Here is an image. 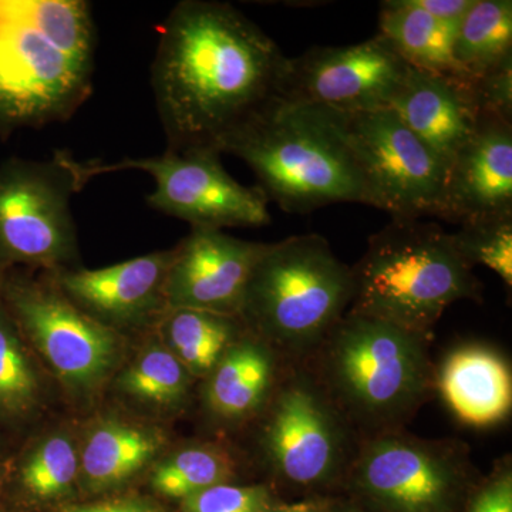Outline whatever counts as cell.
<instances>
[{"label":"cell","mask_w":512,"mask_h":512,"mask_svg":"<svg viewBox=\"0 0 512 512\" xmlns=\"http://www.w3.org/2000/svg\"><path fill=\"white\" fill-rule=\"evenodd\" d=\"M326 503L328 500L282 501L264 512H325Z\"/></svg>","instance_id":"836d02e7"},{"label":"cell","mask_w":512,"mask_h":512,"mask_svg":"<svg viewBox=\"0 0 512 512\" xmlns=\"http://www.w3.org/2000/svg\"><path fill=\"white\" fill-rule=\"evenodd\" d=\"M471 87L480 114L512 123V59L474 77Z\"/></svg>","instance_id":"f546056e"},{"label":"cell","mask_w":512,"mask_h":512,"mask_svg":"<svg viewBox=\"0 0 512 512\" xmlns=\"http://www.w3.org/2000/svg\"><path fill=\"white\" fill-rule=\"evenodd\" d=\"M410 66L382 35L312 47L286 63L281 99L339 113L387 109Z\"/></svg>","instance_id":"4fadbf2b"},{"label":"cell","mask_w":512,"mask_h":512,"mask_svg":"<svg viewBox=\"0 0 512 512\" xmlns=\"http://www.w3.org/2000/svg\"><path fill=\"white\" fill-rule=\"evenodd\" d=\"M96 25L84 0H0V136L72 119L93 93Z\"/></svg>","instance_id":"7a4b0ae2"},{"label":"cell","mask_w":512,"mask_h":512,"mask_svg":"<svg viewBox=\"0 0 512 512\" xmlns=\"http://www.w3.org/2000/svg\"><path fill=\"white\" fill-rule=\"evenodd\" d=\"M163 434L121 419H104L87 433L79 453V481L89 493L116 490L158 456Z\"/></svg>","instance_id":"ffe728a7"},{"label":"cell","mask_w":512,"mask_h":512,"mask_svg":"<svg viewBox=\"0 0 512 512\" xmlns=\"http://www.w3.org/2000/svg\"><path fill=\"white\" fill-rule=\"evenodd\" d=\"M264 242L244 241L222 229L191 228L173 248L165 278L167 309H200L238 316Z\"/></svg>","instance_id":"5bb4252c"},{"label":"cell","mask_w":512,"mask_h":512,"mask_svg":"<svg viewBox=\"0 0 512 512\" xmlns=\"http://www.w3.org/2000/svg\"><path fill=\"white\" fill-rule=\"evenodd\" d=\"M458 23L427 15L410 0L380 6L379 35L410 67L458 79H474L454 57Z\"/></svg>","instance_id":"44dd1931"},{"label":"cell","mask_w":512,"mask_h":512,"mask_svg":"<svg viewBox=\"0 0 512 512\" xmlns=\"http://www.w3.org/2000/svg\"><path fill=\"white\" fill-rule=\"evenodd\" d=\"M454 57L473 77L512 59L511 0H476L458 23Z\"/></svg>","instance_id":"484cf974"},{"label":"cell","mask_w":512,"mask_h":512,"mask_svg":"<svg viewBox=\"0 0 512 512\" xmlns=\"http://www.w3.org/2000/svg\"><path fill=\"white\" fill-rule=\"evenodd\" d=\"M158 328L164 346L195 380L210 375L227 350L247 333L239 316L187 308L167 309Z\"/></svg>","instance_id":"7402d4cb"},{"label":"cell","mask_w":512,"mask_h":512,"mask_svg":"<svg viewBox=\"0 0 512 512\" xmlns=\"http://www.w3.org/2000/svg\"><path fill=\"white\" fill-rule=\"evenodd\" d=\"M249 427L265 484L278 497L281 491L298 495L296 501L342 495L362 441L303 363H286L271 399Z\"/></svg>","instance_id":"52a82bcc"},{"label":"cell","mask_w":512,"mask_h":512,"mask_svg":"<svg viewBox=\"0 0 512 512\" xmlns=\"http://www.w3.org/2000/svg\"><path fill=\"white\" fill-rule=\"evenodd\" d=\"M512 215V123L481 114L447 168L440 220L464 224Z\"/></svg>","instance_id":"2e32d148"},{"label":"cell","mask_w":512,"mask_h":512,"mask_svg":"<svg viewBox=\"0 0 512 512\" xmlns=\"http://www.w3.org/2000/svg\"><path fill=\"white\" fill-rule=\"evenodd\" d=\"M464 512H512V457L494 461L490 473L481 478Z\"/></svg>","instance_id":"4dcf8cb0"},{"label":"cell","mask_w":512,"mask_h":512,"mask_svg":"<svg viewBox=\"0 0 512 512\" xmlns=\"http://www.w3.org/2000/svg\"><path fill=\"white\" fill-rule=\"evenodd\" d=\"M353 299L352 266L328 239L295 235L266 245L249 278L239 319L286 363H303Z\"/></svg>","instance_id":"8992f818"},{"label":"cell","mask_w":512,"mask_h":512,"mask_svg":"<svg viewBox=\"0 0 512 512\" xmlns=\"http://www.w3.org/2000/svg\"><path fill=\"white\" fill-rule=\"evenodd\" d=\"M45 400V384L26 340L0 296V421L32 419Z\"/></svg>","instance_id":"603a6c76"},{"label":"cell","mask_w":512,"mask_h":512,"mask_svg":"<svg viewBox=\"0 0 512 512\" xmlns=\"http://www.w3.org/2000/svg\"><path fill=\"white\" fill-rule=\"evenodd\" d=\"M322 110L356 165L365 204L393 220L440 218L447 164L392 109Z\"/></svg>","instance_id":"8fae6325"},{"label":"cell","mask_w":512,"mask_h":512,"mask_svg":"<svg viewBox=\"0 0 512 512\" xmlns=\"http://www.w3.org/2000/svg\"><path fill=\"white\" fill-rule=\"evenodd\" d=\"M218 150L247 163L259 188L285 212L308 214L339 202L365 204L349 150L318 107L278 97L228 134Z\"/></svg>","instance_id":"5b68a950"},{"label":"cell","mask_w":512,"mask_h":512,"mask_svg":"<svg viewBox=\"0 0 512 512\" xmlns=\"http://www.w3.org/2000/svg\"><path fill=\"white\" fill-rule=\"evenodd\" d=\"M0 296L23 339L77 399H92L123 356L120 332L84 313L47 276L43 281L6 271Z\"/></svg>","instance_id":"30bf717a"},{"label":"cell","mask_w":512,"mask_h":512,"mask_svg":"<svg viewBox=\"0 0 512 512\" xmlns=\"http://www.w3.org/2000/svg\"><path fill=\"white\" fill-rule=\"evenodd\" d=\"M285 366L278 353L247 330L201 380L202 409L220 429L251 426L271 399Z\"/></svg>","instance_id":"ac0fdd59"},{"label":"cell","mask_w":512,"mask_h":512,"mask_svg":"<svg viewBox=\"0 0 512 512\" xmlns=\"http://www.w3.org/2000/svg\"><path fill=\"white\" fill-rule=\"evenodd\" d=\"M238 468L237 454L224 443L191 444L154 467L151 485L158 494L181 503L214 485L235 483Z\"/></svg>","instance_id":"d4e9b609"},{"label":"cell","mask_w":512,"mask_h":512,"mask_svg":"<svg viewBox=\"0 0 512 512\" xmlns=\"http://www.w3.org/2000/svg\"><path fill=\"white\" fill-rule=\"evenodd\" d=\"M282 503L265 483L214 485L181 501L183 512H264Z\"/></svg>","instance_id":"f1b7e54d"},{"label":"cell","mask_w":512,"mask_h":512,"mask_svg":"<svg viewBox=\"0 0 512 512\" xmlns=\"http://www.w3.org/2000/svg\"><path fill=\"white\" fill-rule=\"evenodd\" d=\"M173 249L100 269L73 268L49 278L84 313L120 332L158 323L167 311L165 278Z\"/></svg>","instance_id":"9a60e30c"},{"label":"cell","mask_w":512,"mask_h":512,"mask_svg":"<svg viewBox=\"0 0 512 512\" xmlns=\"http://www.w3.org/2000/svg\"><path fill=\"white\" fill-rule=\"evenodd\" d=\"M433 18L460 23L476 0H410Z\"/></svg>","instance_id":"d6a6232c"},{"label":"cell","mask_w":512,"mask_h":512,"mask_svg":"<svg viewBox=\"0 0 512 512\" xmlns=\"http://www.w3.org/2000/svg\"><path fill=\"white\" fill-rule=\"evenodd\" d=\"M194 382L164 343L151 342L121 372L117 387L138 403L177 413L190 403Z\"/></svg>","instance_id":"cb8c5ba5"},{"label":"cell","mask_w":512,"mask_h":512,"mask_svg":"<svg viewBox=\"0 0 512 512\" xmlns=\"http://www.w3.org/2000/svg\"><path fill=\"white\" fill-rule=\"evenodd\" d=\"M471 82L410 67L389 106L447 167L480 123Z\"/></svg>","instance_id":"e0dca14e"},{"label":"cell","mask_w":512,"mask_h":512,"mask_svg":"<svg viewBox=\"0 0 512 512\" xmlns=\"http://www.w3.org/2000/svg\"><path fill=\"white\" fill-rule=\"evenodd\" d=\"M74 168L84 185L119 171L150 174L156 181V190L147 197L150 208L188 222L191 228H255L272 220L265 192L234 180L214 148L167 150L161 156L124 158L111 164L76 160Z\"/></svg>","instance_id":"7c38bea8"},{"label":"cell","mask_w":512,"mask_h":512,"mask_svg":"<svg viewBox=\"0 0 512 512\" xmlns=\"http://www.w3.org/2000/svg\"><path fill=\"white\" fill-rule=\"evenodd\" d=\"M348 312L434 338L448 306L483 302V285L454 247L450 232L420 220H393L369 238L352 266Z\"/></svg>","instance_id":"277c9868"},{"label":"cell","mask_w":512,"mask_h":512,"mask_svg":"<svg viewBox=\"0 0 512 512\" xmlns=\"http://www.w3.org/2000/svg\"><path fill=\"white\" fill-rule=\"evenodd\" d=\"M59 512H167L154 501L143 497L116 498L89 504H69Z\"/></svg>","instance_id":"1f68e13d"},{"label":"cell","mask_w":512,"mask_h":512,"mask_svg":"<svg viewBox=\"0 0 512 512\" xmlns=\"http://www.w3.org/2000/svg\"><path fill=\"white\" fill-rule=\"evenodd\" d=\"M436 393L464 424L498 426L511 416L510 362L485 343H464L436 363Z\"/></svg>","instance_id":"d6986e66"},{"label":"cell","mask_w":512,"mask_h":512,"mask_svg":"<svg viewBox=\"0 0 512 512\" xmlns=\"http://www.w3.org/2000/svg\"><path fill=\"white\" fill-rule=\"evenodd\" d=\"M20 485L42 503L72 494L79 481V450L66 433H53L30 450L20 467Z\"/></svg>","instance_id":"4316f807"},{"label":"cell","mask_w":512,"mask_h":512,"mask_svg":"<svg viewBox=\"0 0 512 512\" xmlns=\"http://www.w3.org/2000/svg\"><path fill=\"white\" fill-rule=\"evenodd\" d=\"M288 57L229 3L183 0L165 19L151 87L167 150L214 148L281 96Z\"/></svg>","instance_id":"6da1fadb"},{"label":"cell","mask_w":512,"mask_h":512,"mask_svg":"<svg viewBox=\"0 0 512 512\" xmlns=\"http://www.w3.org/2000/svg\"><path fill=\"white\" fill-rule=\"evenodd\" d=\"M74 161L57 151L52 160L10 158L0 165V275L15 265L49 274L74 268L72 198L84 188Z\"/></svg>","instance_id":"9c48e42d"},{"label":"cell","mask_w":512,"mask_h":512,"mask_svg":"<svg viewBox=\"0 0 512 512\" xmlns=\"http://www.w3.org/2000/svg\"><path fill=\"white\" fill-rule=\"evenodd\" d=\"M325 512H365L360 510L355 503L349 500V498L338 495V497L329 498L326 503Z\"/></svg>","instance_id":"e575fe53"},{"label":"cell","mask_w":512,"mask_h":512,"mask_svg":"<svg viewBox=\"0 0 512 512\" xmlns=\"http://www.w3.org/2000/svg\"><path fill=\"white\" fill-rule=\"evenodd\" d=\"M431 340L348 312L303 365L365 441L406 430L436 396Z\"/></svg>","instance_id":"3957f363"},{"label":"cell","mask_w":512,"mask_h":512,"mask_svg":"<svg viewBox=\"0 0 512 512\" xmlns=\"http://www.w3.org/2000/svg\"><path fill=\"white\" fill-rule=\"evenodd\" d=\"M483 476L463 440L403 430L360 443L342 495L365 512H464Z\"/></svg>","instance_id":"ba28073f"},{"label":"cell","mask_w":512,"mask_h":512,"mask_svg":"<svg viewBox=\"0 0 512 512\" xmlns=\"http://www.w3.org/2000/svg\"><path fill=\"white\" fill-rule=\"evenodd\" d=\"M451 239L468 266L483 265L512 288V215L464 222Z\"/></svg>","instance_id":"83f0119b"}]
</instances>
